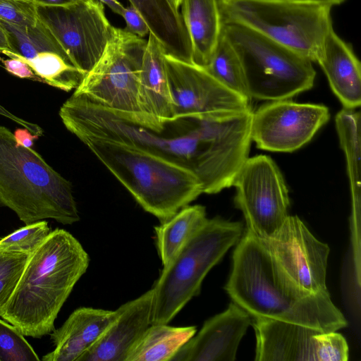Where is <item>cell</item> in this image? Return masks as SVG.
Listing matches in <instances>:
<instances>
[{"label": "cell", "instance_id": "6da1fadb", "mask_svg": "<svg viewBox=\"0 0 361 361\" xmlns=\"http://www.w3.org/2000/svg\"><path fill=\"white\" fill-rule=\"evenodd\" d=\"M252 114L248 110L178 118L157 132L73 94L59 110L62 123L78 139L90 137L139 147L192 172L207 194L233 185L248 158Z\"/></svg>", "mask_w": 361, "mask_h": 361}, {"label": "cell", "instance_id": "7a4b0ae2", "mask_svg": "<svg viewBox=\"0 0 361 361\" xmlns=\"http://www.w3.org/2000/svg\"><path fill=\"white\" fill-rule=\"evenodd\" d=\"M225 290L251 317H264L337 331L347 320L329 291L310 293L284 272L261 241L248 230L233 252Z\"/></svg>", "mask_w": 361, "mask_h": 361}, {"label": "cell", "instance_id": "3957f363", "mask_svg": "<svg viewBox=\"0 0 361 361\" xmlns=\"http://www.w3.org/2000/svg\"><path fill=\"white\" fill-rule=\"evenodd\" d=\"M90 258L69 232L56 228L31 254L17 286L0 317L25 336L51 333L54 322Z\"/></svg>", "mask_w": 361, "mask_h": 361}, {"label": "cell", "instance_id": "277c9868", "mask_svg": "<svg viewBox=\"0 0 361 361\" xmlns=\"http://www.w3.org/2000/svg\"><path fill=\"white\" fill-rule=\"evenodd\" d=\"M79 140L136 202L161 222L203 193L192 172L139 147L90 137Z\"/></svg>", "mask_w": 361, "mask_h": 361}, {"label": "cell", "instance_id": "5b68a950", "mask_svg": "<svg viewBox=\"0 0 361 361\" xmlns=\"http://www.w3.org/2000/svg\"><path fill=\"white\" fill-rule=\"evenodd\" d=\"M0 206L25 225L51 219L62 224L80 220L71 182L32 148L16 144L0 125Z\"/></svg>", "mask_w": 361, "mask_h": 361}, {"label": "cell", "instance_id": "8992f818", "mask_svg": "<svg viewBox=\"0 0 361 361\" xmlns=\"http://www.w3.org/2000/svg\"><path fill=\"white\" fill-rule=\"evenodd\" d=\"M243 225L220 217L207 219L171 262L163 267L154 290L152 324H169L200 292L211 269L237 244Z\"/></svg>", "mask_w": 361, "mask_h": 361}, {"label": "cell", "instance_id": "52a82bcc", "mask_svg": "<svg viewBox=\"0 0 361 361\" xmlns=\"http://www.w3.org/2000/svg\"><path fill=\"white\" fill-rule=\"evenodd\" d=\"M221 32L239 59L251 99H287L312 87L316 72L307 58L234 21L221 19Z\"/></svg>", "mask_w": 361, "mask_h": 361}, {"label": "cell", "instance_id": "ba28073f", "mask_svg": "<svg viewBox=\"0 0 361 361\" xmlns=\"http://www.w3.org/2000/svg\"><path fill=\"white\" fill-rule=\"evenodd\" d=\"M223 20L234 21L317 62L333 27L326 5L288 0H217Z\"/></svg>", "mask_w": 361, "mask_h": 361}, {"label": "cell", "instance_id": "9c48e42d", "mask_svg": "<svg viewBox=\"0 0 361 361\" xmlns=\"http://www.w3.org/2000/svg\"><path fill=\"white\" fill-rule=\"evenodd\" d=\"M147 41L114 27L99 59L73 94L140 125L139 78Z\"/></svg>", "mask_w": 361, "mask_h": 361}, {"label": "cell", "instance_id": "30bf717a", "mask_svg": "<svg viewBox=\"0 0 361 361\" xmlns=\"http://www.w3.org/2000/svg\"><path fill=\"white\" fill-rule=\"evenodd\" d=\"M233 185L246 229L259 239L273 235L288 217L290 206L288 188L274 161L265 155L247 158Z\"/></svg>", "mask_w": 361, "mask_h": 361}, {"label": "cell", "instance_id": "8fae6325", "mask_svg": "<svg viewBox=\"0 0 361 361\" xmlns=\"http://www.w3.org/2000/svg\"><path fill=\"white\" fill-rule=\"evenodd\" d=\"M37 14L73 65L85 73L99 59L114 29L97 0L67 6H37Z\"/></svg>", "mask_w": 361, "mask_h": 361}, {"label": "cell", "instance_id": "7c38bea8", "mask_svg": "<svg viewBox=\"0 0 361 361\" xmlns=\"http://www.w3.org/2000/svg\"><path fill=\"white\" fill-rule=\"evenodd\" d=\"M164 62L173 120L201 119L221 112L251 110L250 100L223 85L204 68L166 53Z\"/></svg>", "mask_w": 361, "mask_h": 361}, {"label": "cell", "instance_id": "4fadbf2b", "mask_svg": "<svg viewBox=\"0 0 361 361\" xmlns=\"http://www.w3.org/2000/svg\"><path fill=\"white\" fill-rule=\"evenodd\" d=\"M329 117L324 105L271 101L252 112L251 139L264 150L292 152L310 142Z\"/></svg>", "mask_w": 361, "mask_h": 361}, {"label": "cell", "instance_id": "5bb4252c", "mask_svg": "<svg viewBox=\"0 0 361 361\" xmlns=\"http://www.w3.org/2000/svg\"><path fill=\"white\" fill-rule=\"evenodd\" d=\"M259 240L302 289L313 293L328 291L329 247L317 239L299 217L288 215L273 235Z\"/></svg>", "mask_w": 361, "mask_h": 361}, {"label": "cell", "instance_id": "9a60e30c", "mask_svg": "<svg viewBox=\"0 0 361 361\" xmlns=\"http://www.w3.org/2000/svg\"><path fill=\"white\" fill-rule=\"evenodd\" d=\"M251 323L250 314L233 302L223 312L207 320L172 360L234 361Z\"/></svg>", "mask_w": 361, "mask_h": 361}, {"label": "cell", "instance_id": "2e32d148", "mask_svg": "<svg viewBox=\"0 0 361 361\" xmlns=\"http://www.w3.org/2000/svg\"><path fill=\"white\" fill-rule=\"evenodd\" d=\"M256 361H317L318 329L264 317H252Z\"/></svg>", "mask_w": 361, "mask_h": 361}, {"label": "cell", "instance_id": "e0dca14e", "mask_svg": "<svg viewBox=\"0 0 361 361\" xmlns=\"http://www.w3.org/2000/svg\"><path fill=\"white\" fill-rule=\"evenodd\" d=\"M165 53L162 45L149 32L139 78V107L142 119L140 126L157 132L173 116Z\"/></svg>", "mask_w": 361, "mask_h": 361}, {"label": "cell", "instance_id": "ac0fdd59", "mask_svg": "<svg viewBox=\"0 0 361 361\" xmlns=\"http://www.w3.org/2000/svg\"><path fill=\"white\" fill-rule=\"evenodd\" d=\"M153 303L152 288L121 305L116 319L79 361H125L132 346L152 324Z\"/></svg>", "mask_w": 361, "mask_h": 361}, {"label": "cell", "instance_id": "d6986e66", "mask_svg": "<svg viewBox=\"0 0 361 361\" xmlns=\"http://www.w3.org/2000/svg\"><path fill=\"white\" fill-rule=\"evenodd\" d=\"M118 315V310L80 307L51 334L53 351L43 361H79L104 335Z\"/></svg>", "mask_w": 361, "mask_h": 361}, {"label": "cell", "instance_id": "ffe728a7", "mask_svg": "<svg viewBox=\"0 0 361 361\" xmlns=\"http://www.w3.org/2000/svg\"><path fill=\"white\" fill-rule=\"evenodd\" d=\"M317 62L324 71L334 94L344 107L353 109L361 103V66L351 47L331 27Z\"/></svg>", "mask_w": 361, "mask_h": 361}, {"label": "cell", "instance_id": "44dd1931", "mask_svg": "<svg viewBox=\"0 0 361 361\" xmlns=\"http://www.w3.org/2000/svg\"><path fill=\"white\" fill-rule=\"evenodd\" d=\"M146 21L166 54L192 63L188 33L178 10L170 0H129Z\"/></svg>", "mask_w": 361, "mask_h": 361}, {"label": "cell", "instance_id": "7402d4cb", "mask_svg": "<svg viewBox=\"0 0 361 361\" xmlns=\"http://www.w3.org/2000/svg\"><path fill=\"white\" fill-rule=\"evenodd\" d=\"M180 6L191 43L192 63L204 68L209 63L221 35L218 1L182 0Z\"/></svg>", "mask_w": 361, "mask_h": 361}, {"label": "cell", "instance_id": "603a6c76", "mask_svg": "<svg viewBox=\"0 0 361 361\" xmlns=\"http://www.w3.org/2000/svg\"><path fill=\"white\" fill-rule=\"evenodd\" d=\"M196 331L195 326L151 324L132 346L125 361H171Z\"/></svg>", "mask_w": 361, "mask_h": 361}, {"label": "cell", "instance_id": "cb8c5ba5", "mask_svg": "<svg viewBox=\"0 0 361 361\" xmlns=\"http://www.w3.org/2000/svg\"><path fill=\"white\" fill-rule=\"evenodd\" d=\"M207 219L204 207L188 204L154 227L157 247L163 267L171 262Z\"/></svg>", "mask_w": 361, "mask_h": 361}, {"label": "cell", "instance_id": "d4e9b609", "mask_svg": "<svg viewBox=\"0 0 361 361\" xmlns=\"http://www.w3.org/2000/svg\"><path fill=\"white\" fill-rule=\"evenodd\" d=\"M0 23L7 32L11 47V51L3 53L7 56L30 59L40 52L51 51L71 61L49 30L39 20L35 26H18L1 20Z\"/></svg>", "mask_w": 361, "mask_h": 361}, {"label": "cell", "instance_id": "484cf974", "mask_svg": "<svg viewBox=\"0 0 361 361\" xmlns=\"http://www.w3.org/2000/svg\"><path fill=\"white\" fill-rule=\"evenodd\" d=\"M18 59L26 63L39 81L66 92L77 89L86 75L69 59L55 52L43 51L30 59Z\"/></svg>", "mask_w": 361, "mask_h": 361}, {"label": "cell", "instance_id": "4316f807", "mask_svg": "<svg viewBox=\"0 0 361 361\" xmlns=\"http://www.w3.org/2000/svg\"><path fill=\"white\" fill-rule=\"evenodd\" d=\"M204 68L223 85L251 100L239 59L221 32L212 59Z\"/></svg>", "mask_w": 361, "mask_h": 361}, {"label": "cell", "instance_id": "83f0119b", "mask_svg": "<svg viewBox=\"0 0 361 361\" xmlns=\"http://www.w3.org/2000/svg\"><path fill=\"white\" fill-rule=\"evenodd\" d=\"M51 230L44 220L27 224L0 239V248L32 254L46 240Z\"/></svg>", "mask_w": 361, "mask_h": 361}, {"label": "cell", "instance_id": "f1b7e54d", "mask_svg": "<svg viewBox=\"0 0 361 361\" xmlns=\"http://www.w3.org/2000/svg\"><path fill=\"white\" fill-rule=\"evenodd\" d=\"M30 255L0 248V312L13 295Z\"/></svg>", "mask_w": 361, "mask_h": 361}, {"label": "cell", "instance_id": "f546056e", "mask_svg": "<svg viewBox=\"0 0 361 361\" xmlns=\"http://www.w3.org/2000/svg\"><path fill=\"white\" fill-rule=\"evenodd\" d=\"M24 335L0 319V361H39V357Z\"/></svg>", "mask_w": 361, "mask_h": 361}, {"label": "cell", "instance_id": "4dcf8cb0", "mask_svg": "<svg viewBox=\"0 0 361 361\" xmlns=\"http://www.w3.org/2000/svg\"><path fill=\"white\" fill-rule=\"evenodd\" d=\"M0 20L18 26H35L37 6L30 0H0Z\"/></svg>", "mask_w": 361, "mask_h": 361}, {"label": "cell", "instance_id": "1f68e13d", "mask_svg": "<svg viewBox=\"0 0 361 361\" xmlns=\"http://www.w3.org/2000/svg\"><path fill=\"white\" fill-rule=\"evenodd\" d=\"M348 351L347 341L341 334L337 331L321 333L317 361H347Z\"/></svg>", "mask_w": 361, "mask_h": 361}, {"label": "cell", "instance_id": "d6a6232c", "mask_svg": "<svg viewBox=\"0 0 361 361\" xmlns=\"http://www.w3.org/2000/svg\"><path fill=\"white\" fill-rule=\"evenodd\" d=\"M122 16L126 23V31L142 38L149 34L146 21L133 6L125 7Z\"/></svg>", "mask_w": 361, "mask_h": 361}, {"label": "cell", "instance_id": "836d02e7", "mask_svg": "<svg viewBox=\"0 0 361 361\" xmlns=\"http://www.w3.org/2000/svg\"><path fill=\"white\" fill-rule=\"evenodd\" d=\"M3 63L8 73L16 77L39 80L32 68L20 59L10 58L9 59L4 60Z\"/></svg>", "mask_w": 361, "mask_h": 361}, {"label": "cell", "instance_id": "e575fe53", "mask_svg": "<svg viewBox=\"0 0 361 361\" xmlns=\"http://www.w3.org/2000/svg\"><path fill=\"white\" fill-rule=\"evenodd\" d=\"M0 116H4L10 120L11 121H13L20 126L23 128L28 129L30 131H31L32 133L42 135V129L41 127H39L37 124L31 123L30 121H25L15 114L10 112L8 110H7L4 106H3L0 104Z\"/></svg>", "mask_w": 361, "mask_h": 361}, {"label": "cell", "instance_id": "d590c367", "mask_svg": "<svg viewBox=\"0 0 361 361\" xmlns=\"http://www.w3.org/2000/svg\"><path fill=\"white\" fill-rule=\"evenodd\" d=\"M16 144L26 148H32L34 141L37 140L39 135L32 133L28 129L17 128L14 133Z\"/></svg>", "mask_w": 361, "mask_h": 361}, {"label": "cell", "instance_id": "8d00e7d4", "mask_svg": "<svg viewBox=\"0 0 361 361\" xmlns=\"http://www.w3.org/2000/svg\"><path fill=\"white\" fill-rule=\"evenodd\" d=\"M37 6H67L85 0H30Z\"/></svg>", "mask_w": 361, "mask_h": 361}, {"label": "cell", "instance_id": "74e56055", "mask_svg": "<svg viewBox=\"0 0 361 361\" xmlns=\"http://www.w3.org/2000/svg\"><path fill=\"white\" fill-rule=\"evenodd\" d=\"M11 51V47L7 32L0 23V53Z\"/></svg>", "mask_w": 361, "mask_h": 361}, {"label": "cell", "instance_id": "f35d334b", "mask_svg": "<svg viewBox=\"0 0 361 361\" xmlns=\"http://www.w3.org/2000/svg\"><path fill=\"white\" fill-rule=\"evenodd\" d=\"M106 5L113 12L122 16L125 7L118 0H99Z\"/></svg>", "mask_w": 361, "mask_h": 361}, {"label": "cell", "instance_id": "ab89813d", "mask_svg": "<svg viewBox=\"0 0 361 361\" xmlns=\"http://www.w3.org/2000/svg\"><path fill=\"white\" fill-rule=\"evenodd\" d=\"M296 2L326 5L332 7L333 6L339 5L345 0H288Z\"/></svg>", "mask_w": 361, "mask_h": 361}, {"label": "cell", "instance_id": "60d3db41", "mask_svg": "<svg viewBox=\"0 0 361 361\" xmlns=\"http://www.w3.org/2000/svg\"><path fill=\"white\" fill-rule=\"evenodd\" d=\"M182 0H170L172 5L174 6L175 8L179 11V7L180 6Z\"/></svg>", "mask_w": 361, "mask_h": 361}]
</instances>
